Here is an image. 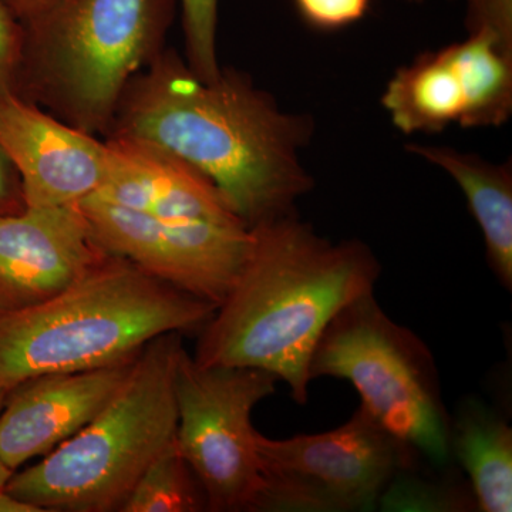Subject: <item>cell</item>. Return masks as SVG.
Instances as JSON below:
<instances>
[{"instance_id":"22","label":"cell","mask_w":512,"mask_h":512,"mask_svg":"<svg viewBox=\"0 0 512 512\" xmlns=\"http://www.w3.org/2000/svg\"><path fill=\"white\" fill-rule=\"evenodd\" d=\"M466 29L490 28L512 35V0H466Z\"/></svg>"},{"instance_id":"26","label":"cell","mask_w":512,"mask_h":512,"mask_svg":"<svg viewBox=\"0 0 512 512\" xmlns=\"http://www.w3.org/2000/svg\"><path fill=\"white\" fill-rule=\"evenodd\" d=\"M8 387L0 384V412H2L3 403H5L6 394H8ZM13 476V471L10 470L8 466H6L5 461H3L2 456H0V487H6L10 477Z\"/></svg>"},{"instance_id":"23","label":"cell","mask_w":512,"mask_h":512,"mask_svg":"<svg viewBox=\"0 0 512 512\" xmlns=\"http://www.w3.org/2000/svg\"><path fill=\"white\" fill-rule=\"evenodd\" d=\"M66 2L67 0H0L23 30L35 28L45 22Z\"/></svg>"},{"instance_id":"8","label":"cell","mask_w":512,"mask_h":512,"mask_svg":"<svg viewBox=\"0 0 512 512\" xmlns=\"http://www.w3.org/2000/svg\"><path fill=\"white\" fill-rule=\"evenodd\" d=\"M264 477L258 511H369L416 451L389 433L365 407L318 434L285 440L256 433Z\"/></svg>"},{"instance_id":"15","label":"cell","mask_w":512,"mask_h":512,"mask_svg":"<svg viewBox=\"0 0 512 512\" xmlns=\"http://www.w3.org/2000/svg\"><path fill=\"white\" fill-rule=\"evenodd\" d=\"M407 153L436 165L466 195L483 232L488 264L507 291L512 289V165L478 154L431 144H407Z\"/></svg>"},{"instance_id":"5","label":"cell","mask_w":512,"mask_h":512,"mask_svg":"<svg viewBox=\"0 0 512 512\" xmlns=\"http://www.w3.org/2000/svg\"><path fill=\"white\" fill-rule=\"evenodd\" d=\"M175 0H67L25 30L16 94L60 120L109 133L134 77L161 53Z\"/></svg>"},{"instance_id":"4","label":"cell","mask_w":512,"mask_h":512,"mask_svg":"<svg viewBox=\"0 0 512 512\" xmlns=\"http://www.w3.org/2000/svg\"><path fill=\"white\" fill-rule=\"evenodd\" d=\"M183 348L181 333L151 340L106 407L35 466L13 473L6 490L42 512H120L141 474L174 443Z\"/></svg>"},{"instance_id":"10","label":"cell","mask_w":512,"mask_h":512,"mask_svg":"<svg viewBox=\"0 0 512 512\" xmlns=\"http://www.w3.org/2000/svg\"><path fill=\"white\" fill-rule=\"evenodd\" d=\"M77 207L104 251L217 308L252 245V229L244 222L158 220L94 195Z\"/></svg>"},{"instance_id":"12","label":"cell","mask_w":512,"mask_h":512,"mask_svg":"<svg viewBox=\"0 0 512 512\" xmlns=\"http://www.w3.org/2000/svg\"><path fill=\"white\" fill-rule=\"evenodd\" d=\"M107 254L77 204L0 215V313L53 298Z\"/></svg>"},{"instance_id":"1","label":"cell","mask_w":512,"mask_h":512,"mask_svg":"<svg viewBox=\"0 0 512 512\" xmlns=\"http://www.w3.org/2000/svg\"><path fill=\"white\" fill-rule=\"evenodd\" d=\"M313 117L289 113L245 74L202 80L161 52L134 77L107 137L141 141L207 177L249 228L295 212L315 187L302 163Z\"/></svg>"},{"instance_id":"18","label":"cell","mask_w":512,"mask_h":512,"mask_svg":"<svg viewBox=\"0 0 512 512\" xmlns=\"http://www.w3.org/2000/svg\"><path fill=\"white\" fill-rule=\"evenodd\" d=\"M404 467L387 485L379 505L384 511H470L476 508L474 494L460 485L426 480Z\"/></svg>"},{"instance_id":"20","label":"cell","mask_w":512,"mask_h":512,"mask_svg":"<svg viewBox=\"0 0 512 512\" xmlns=\"http://www.w3.org/2000/svg\"><path fill=\"white\" fill-rule=\"evenodd\" d=\"M296 12L309 28L336 32L360 22L370 9V0H292Z\"/></svg>"},{"instance_id":"25","label":"cell","mask_w":512,"mask_h":512,"mask_svg":"<svg viewBox=\"0 0 512 512\" xmlns=\"http://www.w3.org/2000/svg\"><path fill=\"white\" fill-rule=\"evenodd\" d=\"M0 512H42L25 501H20L9 493L6 487H0Z\"/></svg>"},{"instance_id":"2","label":"cell","mask_w":512,"mask_h":512,"mask_svg":"<svg viewBox=\"0 0 512 512\" xmlns=\"http://www.w3.org/2000/svg\"><path fill=\"white\" fill-rule=\"evenodd\" d=\"M251 229L247 261L200 330L192 357L202 366L265 370L305 404L309 362L323 330L373 292L382 266L363 242L320 237L296 211Z\"/></svg>"},{"instance_id":"9","label":"cell","mask_w":512,"mask_h":512,"mask_svg":"<svg viewBox=\"0 0 512 512\" xmlns=\"http://www.w3.org/2000/svg\"><path fill=\"white\" fill-rule=\"evenodd\" d=\"M382 106L407 136L464 128L500 127L512 113V35L490 28L426 52L400 67Z\"/></svg>"},{"instance_id":"24","label":"cell","mask_w":512,"mask_h":512,"mask_svg":"<svg viewBox=\"0 0 512 512\" xmlns=\"http://www.w3.org/2000/svg\"><path fill=\"white\" fill-rule=\"evenodd\" d=\"M25 208L18 174L0 148V215L15 214Z\"/></svg>"},{"instance_id":"27","label":"cell","mask_w":512,"mask_h":512,"mask_svg":"<svg viewBox=\"0 0 512 512\" xmlns=\"http://www.w3.org/2000/svg\"><path fill=\"white\" fill-rule=\"evenodd\" d=\"M406 2H410V3H420V2H424V0H406Z\"/></svg>"},{"instance_id":"13","label":"cell","mask_w":512,"mask_h":512,"mask_svg":"<svg viewBox=\"0 0 512 512\" xmlns=\"http://www.w3.org/2000/svg\"><path fill=\"white\" fill-rule=\"evenodd\" d=\"M136 357L86 372L30 377L10 387L0 412L6 466L16 473L82 430L113 399Z\"/></svg>"},{"instance_id":"16","label":"cell","mask_w":512,"mask_h":512,"mask_svg":"<svg viewBox=\"0 0 512 512\" xmlns=\"http://www.w3.org/2000/svg\"><path fill=\"white\" fill-rule=\"evenodd\" d=\"M450 451L466 471L477 510L512 511V430L477 400L450 421Z\"/></svg>"},{"instance_id":"3","label":"cell","mask_w":512,"mask_h":512,"mask_svg":"<svg viewBox=\"0 0 512 512\" xmlns=\"http://www.w3.org/2000/svg\"><path fill=\"white\" fill-rule=\"evenodd\" d=\"M217 306L107 254L53 298L0 313V384L134 359L165 333L200 332Z\"/></svg>"},{"instance_id":"19","label":"cell","mask_w":512,"mask_h":512,"mask_svg":"<svg viewBox=\"0 0 512 512\" xmlns=\"http://www.w3.org/2000/svg\"><path fill=\"white\" fill-rule=\"evenodd\" d=\"M185 40V62L202 80H214L218 63L217 29L220 0H180Z\"/></svg>"},{"instance_id":"7","label":"cell","mask_w":512,"mask_h":512,"mask_svg":"<svg viewBox=\"0 0 512 512\" xmlns=\"http://www.w3.org/2000/svg\"><path fill=\"white\" fill-rule=\"evenodd\" d=\"M261 369L202 366L183 348L175 369V443L200 481L208 511H258L264 488L251 414L275 392Z\"/></svg>"},{"instance_id":"11","label":"cell","mask_w":512,"mask_h":512,"mask_svg":"<svg viewBox=\"0 0 512 512\" xmlns=\"http://www.w3.org/2000/svg\"><path fill=\"white\" fill-rule=\"evenodd\" d=\"M0 148L25 207L76 205L96 194L109 170V144L16 93L0 96Z\"/></svg>"},{"instance_id":"17","label":"cell","mask_w":512,"mask_h":512,"mask_svg":"<svg viewBox=\"0 0 512 512\" xmlns=\"http://www.w3.org/2000/svg\"><path fill=\"white\" fill-rule=\"evenodd\" d=\"M200 511H208L207 498L174 440L141 474L120 512Z\"/></svg>"},{"instance_id":"14","label":"cell","mask_w":512,"mask_h":512,"mask_svg":"<svg viewBox=\"0 0 512 512\" xmlns=\"http://www.w3.org/2000/svg\"><path fill=\"white\" fill-rule=\"evenodd\" d=\"M106 141L109 170L94 197L158 220L244 222L218 188L190 165L141 141Z\"/></svg>"},{"instance_id":"21","label":"cell","mask_w":512,"mask_h":512,"mask_svg":"<svg viewBox=\"0 0 512 512\" xmlns=\"http://www.w3.org/2000/svg\"><path fill=\"white\" fill-rule=\"evenodd\" d=\"M23 46L25 30L0 3V96L18 89Z\"/></svg>"},{"instance_id":"6","label":"cell","mask_w":512,"mask_h":512,"mask_svg":"<svg viewBox=\"0 0 512 512\" xmlns=\"http://www.w3.org/2000/svg\"><path fill=\"white\" fill-rule=\"evenodd\" d=\"M311 382L345 379L367 412L436 466L450 460V420L429 348L384 313L373 292L336 313L309 362Z\"/></svg>"}]
</instances>
